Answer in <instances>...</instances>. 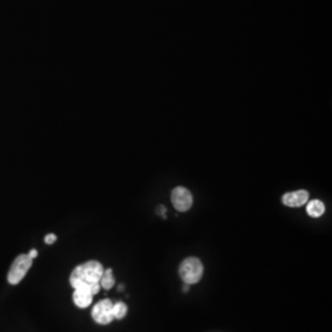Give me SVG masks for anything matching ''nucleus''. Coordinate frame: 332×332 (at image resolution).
<instances>
[{
    "instance_id": "f257e3e1",
    "label": "nucleus",
    "mask_w": 332,
    "mask_h": 332,
    "mask_svg": "<svg viewBox=\"0 0 332 332\" xmlns=\"http://www.w3.org/2000/svg\"><path fill=\"white\" fill-rule=\"evenodd\" d=\"M102 273V264L97 261H89L75 267L70 274V284L74 289H86L90 283L98 282Z\"/></svg>"
},
{
    "instance_id": "f03ea898",
    "label": "nucleus",
    "mask_w": 332,
    "mask_h": 332,
    "mask_svg": "<svg viewBox=\"0 0 332 332\" xmlns=\"http://www.w3.org/2000/svg\"><path fill=\"white\" fill-rule=\"evenodd\" d=\"M180 277L186 284H195L199 282L203 274V264L196 257L186 258L180 266Z\"/></svg>"
},
{
    "instance_id": "7ed1b4c3",
    "label": "nucleus",
    "mask_w": 332,
    "mask_h": 332,
    "mask_svg": "<svg viewBox=\"0 0 332 332\" xmlns=\"http://www.w3.org/2000/svg\"><path fill=\"white\" fill-rule=\"evenodd\" d=\"M32 266V258L27 254H21L14 260L11 264L9 273H8V282L10 284H19L24 280L29 269Z\"/></svg>"
},
{
    "instance_id": "20e7f679",
    "label": "nucleus",
    "mask_w": 332,
    "mask_h": 332,
    "mask_svg": "<svg viewBox=\"0 0 332 332\" xmlns=\"http://www.w3.org/2000/svg\"><path fill=\"white\" fill-rule=\"evenodd\" d=\"M112 308H114V303L109 299H103L98 302L96 305L92 308V319L95 320L100 325H107L112 322L115 319L114 313H112Z\"/></svg>"
},
{
    "instance_id": "39448f33",
    "label": "nucleus",
    "mask_w": 332,
    "mask_h": 332,
    "mask_svg": "<svg viewBox=\"0 0 332 332\" xmlns=\"http://www.w3.org/2000/svg\"><path fill=\"white\" fill-rule=\"evenodd\" d=\"M171 201L179 212H186L192 207V195L185 187H176L171 193Z\"/></svg>"
},
{
    "instance_id": "423d86ee",
    "label": "nucleus",
    "mask_w": 332,
    "mask_h": 332,
    "mask_svg": "<svg viewBox=\"0 0 332 332\" xmlns=\"http://www.w3.org/2000/svg\"><path fill=\"white\" fill-rule=\"evenodd\" d=\"M309 199V193L306 191L300 190L295 191V192H289L286 193L283 196L282 201L283 203L288 207H302L303 204H305Z\"/></svg>"
},
{
    "instance_id": "0eeeda50",
    "label": "nucleus",
    "mask_w": 332,
    "mask_h": 332,
    "mask_svg": "<svg viewBox=\"0 0 332 332\" xmlns=\"http://www.w3.org/2000/svg\"><path fill=\"white\" fill-rule=\"evenodd\" d=\"M73 300L78 308H88L92 302V294L89 293L86 289H75L73 294Z\"/></svg>"
},
{
    "instance_id": "6e6552de",
    "label": "nucleus",
    "mask_w": 332,
    "mask_h": 332,
    "mask_svg": "<svg viewBox=\"0 0 332 332\" xmlns=\"http://www.w3.org/2000/svg\"><path fill=\"white\" fill-rule=\"evenodd\" d=\"M306 212L313 218L321 216L325 213V204L321 201H319V199H314V201H310L306 205Z\"/></svg>"
},
{
    "instance_id": "1a4fd4ad",
    "label": "nucleus",
    "mask_w": 332,
    "mask_h": 332,
    "mask_svg": "<svg viewBox=\"0 0 332 332\" xmlns=\"http://www.w3.org/2000/svg\"><path fill=\"white\" fill-rule=\"evenodd\" d=\"M98 283H100V286L102 287L103 289H111L112 287L115 286V277H114V273H112L111 268L103 271V273H102V275H101Z\"/></svg>"
},
{
    "instance_id": "9d476101",
    "label": "nucleus",
    "mask_w": 332,
    "mask_h": 332,
    "mask_svg": "<svg viewBox=\"0 0 332 332\" xmlns=\"http://www.w3.org/2000/svg\"><path fill=\"white\" fill-rule=\"evenodd\" d=\"M112 313H114L115 319H123L127 314V305L122 302L115 303L114 308H112Z\"/></svg>"
},
{
    "instance_id": "9b49d317",
    "label": "nucleus",
    "mask_w": 332,
    "mask_h": 332,
    "mask_svg": "<svg viewBox=\"0 0 332 332\" xmlns=\"http://www.w3.org/2000/svg\"><path fill=\"white\" fill-rule=\"evenodd\" d=\"M56 240H57V236H56L54 234H48V235H46V238H44V243H46L47 245H52Z\"/></svg>"
},
{
    "instance_id": "f8f14e48",
    "label": "nucleus",
    "mask_w": 332,
    "mask_h": 332,
    "mask_svg": "<svg viewBox=\"0 0 332 332\" xmlns=\"http://www.w3.org/2000/svg\"><path fill=\"white\" fill-rule=\"evenodd\" d=\"M27 255H29L30 256V257L31 258H32V260H33V258H36V257H37V250H35V249H33V250H31V251L29 252V254H27Z\"/></svg>"
},
{
    "instance_id": "ddd939ff",
    "label": "nucleus",
    "mask_w": 332,
    "mask_h": 332,
    "mask_svg": "<svg viewBox=\"0 0 332 332\" xmlns=\"http://www.w3.org/2000/svg\"><path fill=\"white\" fill-rule=\"evenodd\" d=\"M157 210H159V212H157V213H159V214H161V215L165 218V212H166V209H165L164 205H161V207H160Z\"/></svg>"
}]
</instances>
